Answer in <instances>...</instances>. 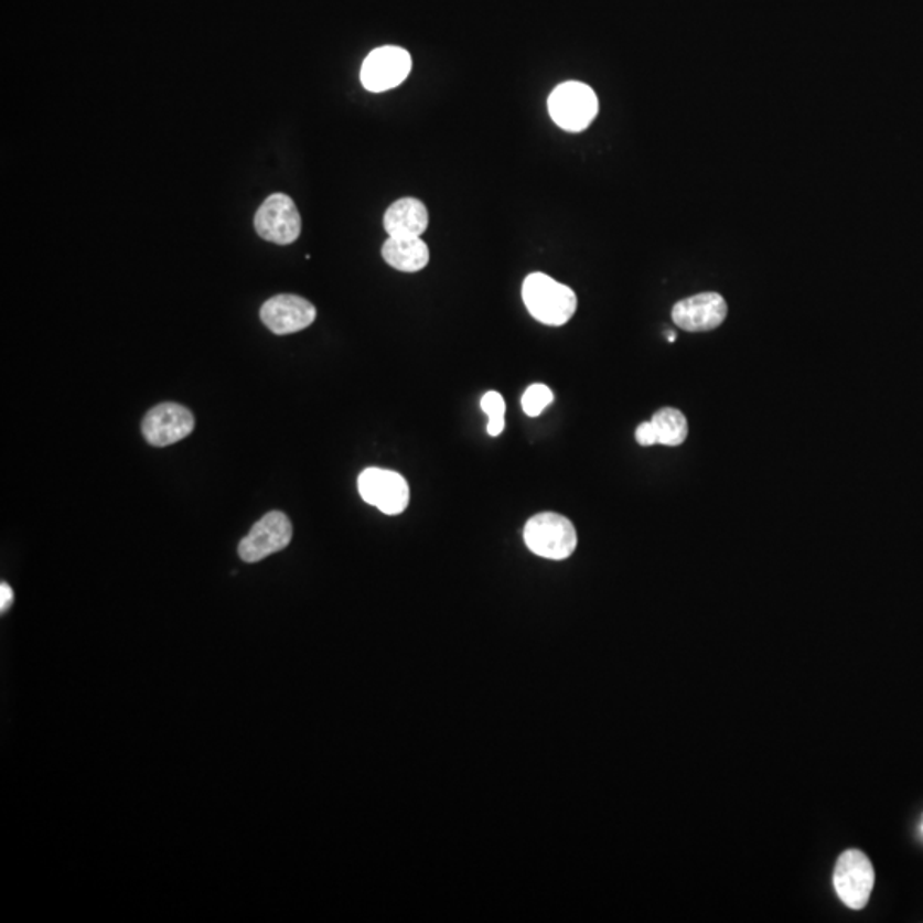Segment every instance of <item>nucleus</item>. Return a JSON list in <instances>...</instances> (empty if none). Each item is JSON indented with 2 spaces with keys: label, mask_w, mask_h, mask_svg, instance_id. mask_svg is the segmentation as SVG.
Instances as JSON below:
<instances>
[{
  "label": "nucleus",
  "mask_w": 923,
  "mask_h": 923,
  "mask_svg": "<svg viewBox=\"0 0 923 923\" xmlns=\"http://www.w3.org/2000/svg\"><path fill=\"white\" fill-rule=\"evenodd\" d=\"M522 298L528 313L549 328H561L577 312L578 301L573 289L555 281L547 273L534 272L527 276L522 286Z\"/></svg>",
  "instance_id": "obj_1"
},
{
  "label": "nucleus",
  "mask_w": 923,
  "mask_h": 923,
  "mask_svg": "<svg viewBox=\"0 0 923 923\" xmlns=\"http://www.w3.org/2000/svg\"><path fill=\"white\" fill-rule=\"evenodd\" d=\"M524 540L534 555L552 561L570 558L578 544L575 525L567 517L552 512L537 513L528 518Z\"/></svg>",
  "instance_id": "obj_2"
},
{
  "label": "nucleus",
  "mask_w": 923,
  "mask_h": 923,
  "mask_svg": "<svg viewBox=\"0 0 923 923\" xmlns=\"http://www.w3.org/2000/svg\"><path fill=\"white\" fill-rule=\"evenodd\" d=\"M552 122L568 132L586 130L599 114V99L590 86L577 81L559 84L547 101Z\"/></svg>",
  "instance_id": "obj_3"
},
{
  "label": "nucleus",
  "mask_w": 923,
  "mask_h": 923,
  "mask_svg": "<svg viewBox=\"0 0 923 923\" xmlns=\"http://www.w3.org/2000/svg\"><path fill=\"white\" fill-rule=\"evenodd\" d=\"M874 867L860 850H847L836 862L833 884L848 909L862 910L874 889Z\"/></svg>",
  "instance_id": "obj_4"
},
{
  "label": "nucleus",
  "mask_w": 923,
  "mask_h": 923,
  "mask_svg": "<svg viewBox=\"0 0 923 923\" xmlns=\"http://www.w3.org/2000/svg\"><path fill=\"white\" fill-rule=\"evenodd\" d=\"M359 496L385 515H400L409 506L410 491L404 475L387 469L369 468L357 477Z\"/></svg>",
  "instance_id": "obj_5"
},
{
  "label": "nucleus",
  "mask_w": 923,
  "mask_h": 923,
  "mask_svg": "<svg viewBox=\"0 0 923 923\" xmlns=\"http://www.w3.org/2000/svg\"><path fill=\"white\" fill-rule=\"evenodd\" d=\"M255 229L264 239L276 245H291L301 233V216L293 198L272 194L255 214Z\"/></svg>",
  "instance_id": "obj_6"
},
{
  "label": "nucleus",
  "mask_w": 923,
  "mask_h": 923,
  "mask_svg": "<svg viewBox=\"0 0 923 923\" xmlns=\"http://www.w3.org/2000/svg\"><path fill=\"white\" fill-rule=\"evenodd\" d=\"M293 539V525L282 512L264 515L250 533L238 544L239 558L245 562H259L273 552L282 551Z\"/></svg>",
  "instance_id": "obj_7"
},
{
  "label": "nucleus",
  "mask_w": 923,
  "mask_h": 923,
  "mask_svg": "<svg viewBox=\"0 0 923 923\" xmlns=\"http://www.w3.org/2000/svg\"><path fill=\"white\" fill-rule=\"evenodd\" d=\"M412 61L400 46H380L373 50L362 67V83L372 93H384L403 84L409 76Z\"/></svg>",
  "instance_id": "obj_8"
},
{
  "label": "nucleus",
  "mask_w": 923,
  "mask_h": 923,
  "mask_svg": "<svg viewBox=\"0 0 923 923\" xmlns=\"http://www.w3.org/2000/svg\"><path fill=\"white\" fill-rule=\"evenodd\" d=\"M194 428V415L186 407L175 403H164L152 407L142 421V434L146 441L158 449L185 440Z\"/></svg>",
  "instance_id": "obj_9"
},
{
  "label": "nucleus",
  "mask_w": 923,
  "mask_h": 923,
  "mask_svg": "<svg viewBox=\"0 0 923 923\" xmlns=\"http://www.w3.org/2000/svg\"><path fill=\"white\" fill-rule=\"evenodd\" d=\"M260 319L273 334H294L315 322L316 308L297 294H278L262 304Z\"/></svg>",
  "instance_id": "obj_10"
},
{
  "label": "nucleus",
  "mask_w": 923,
  "mask_h": 923,
  "mask_svg": "<svg viewBox=\"0 0 923 923\" xmlns=\"http://www.w3.org/2000/svg\"><path fill=\"white\" fill-rule=\"evenodd\" d=\"M727 301L722 294L699 293L677 301L673 308V320L686 332H708L720 328L727 319Z\"/></svg>",
  "instance_id": "obj_11"
},
{
  "label": "nucleus",
  "mask_w": 923,
  "mask_h": 923,
  "mask_svg": "<svg viewBox=\"0 0 923 923\" xmlns=\"http://www.w3.org/2000/svg\"><path fill=\"white\" fill-rule=\"evenodd\" d=\"M430 225V214L418 198L404 197L388 207L384 216V228L388 236L416 238Z\"/></svg>",
  "instance_id": "obj_12"
},
{
  "label": "nucleus",
  "mask_w": 923,
  "mask_h": 923,
  "mask_svg": "<svg viewBox=\"0 0 923 923\" xmlns=\"http://www.w3.org/2000/svg\"><path fill=\"white\" fill-rule=\"evenodd\" d=\"M382 257L388 266L400 272H419L430 262V248L422 242L421 236L416 238H399L388 236Z\"/></svg>",
  "instance_id": "obj_13"
},
{
  "label": "nucleus",
  "mask_w": 923,
  "mask_h": 923,
  "mask_svg": "<svg viewBox=\"0 0 923 923\" xmlns=\"http://www.w3.org/2000/svg\"><path fill=\"white\" fill-rule=\"evenodd\" d=\"M650 421L654 425L658 444L679 447L688 438V419L674 407H664V409L657 410Z\"/></svg>",
  "instance_id": "obj_14"
},
{
  "label": "nucleus",
  "mask_w": 923,
  "mask_h": 923,
  "mask_svg": "<svg viewBox=\"0 0 923 923\" xmlns=\"http://www.w3.org/2000/svg\"><path fill=\"white\" fill-rule=\"evenodd\" d=\"M481 409L486 412L490 422H487V433L491 437H498L505 430V399L498 391H487L481 399Z\"/></svg>",
  "instance_id": "obj_15"
},
{
  "label": "nucleus",
  "mask_w": 923,
  "mask_h": 923,
  "mask_svg": "<svg viewBox=\"0 0 923 923\" xmlns=\"http://www.w3.org/2000/svg\"><path fill=\"white\" fill-rule=\"evenodd\" d=\"M552 400H555V394H552L551 388L547 385L534 384L525 390L524 397H522V409L530 418H537V416L543 415V410Z\"/></svg>",
  "instance_id": "obj_16"
},
{
  "label": "nucleus",
  "mask_w": 923,
  "mask_h": 923,
  "mask_svg": "<svg viewBox=\"0 0 923 923\" xmlns=\"http://www.w3.org/2000/svg\"><path fill=\"white\" fill-rule=\"evenodd\" d=\"M636 441H638L642 447H654V444H658L657 433H655L654 425L652 421L642 422V425L636 428Z\"/></svg>",
  "instance_id": "obj_17"
},
{
  "label": "nucleus",
  "mask_w": 923,
  "mask_h": 923,
  "mask_svg": "<svg viewBox=\"0 0 923 923\" xmlns=\"http://www.w3.org/2000/svg\"><path fill=\"white\" fill-rule=\"evenodd\" d=\"M12 599H14V593H12L11 587L8 583H2L0 586V611H8L11 608Z\"/></svg>",
  "instance_id": "obj_18"
}]
</instances>
